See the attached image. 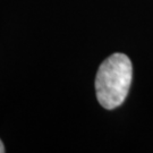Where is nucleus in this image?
Instances as JSON below:
<instances>
[{"label": "nucleus", "instance_id": "obj_1", "mask_svg": "<svg viewBox=\"0 0 153 153\" xmlns=\"http://www.w3.org/2000/svg\"><path fill=\"white\" fill-rule=\"evenodd\" d=\"M133 66L124 53H114L99 67L95 77V91L99 103L104 109L119 107L131 88Z\"/></svg>", "mask_w": 153, "mask_h": 153}, {"label": "nucleus", "instance_id": "obj_2", "mask_svg": "<svg viewBox=\"0 0 153 153\" xmlns=\"http://www.w3.org/2000/svg\"><path fill=\"white\" fill-rule=\"evenodd\" d=\"M5 152V146H4V144L1 142V140H0V153H4Z\"/></svg>", "mask_w": 153, "mask_h": 153}]
</instances>
